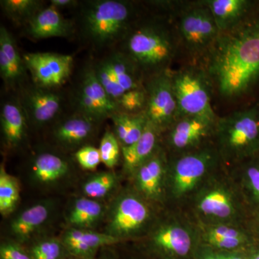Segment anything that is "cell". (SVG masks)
I'll return each instance as SVG.
<instances>
[{"label": "cell", "mask_w": 259, "mask_h": 259, "mask_svg": "<svg viewBox=\"0 0 259 259\" xmlns=\"http://www.w3.org/2000/svg\"><path fill=\"white\" fill-rule=\"evenodd\" d=\"M223 164L214 143L175 156H168L166 200L185 205L204 180Z\"/></svg>", "instance_id": "obj_7"}, {"label": "cell", "mask_w": 259, "mask_h": 259, "mask_svg": "<svg viewBox=\"0 0 259 259\" xmlns=\"http://www.w3.org/2000/svg\"><path fill=\"white\" fill-rule=\"evenodd\" d=\"M80 1L77 0H50L49 4L56 9H76L79 6Z\"/></svg>", "instance_id": "obj_40"}, {"label": "cell", "mask_w": 259, "mask_h": 259, "mask_svg": "<svg viewBox=\"0 0 259 259\" xmlns=\"http://www.w3.org/2000/svg\"><path fill=\"white\" fill-rule=\"evenodd\" d=\"M131 0L80 1L74 20L76 35L96 55L115 49L146 10Z\"/></svg>", "instance_id": "obj_3"}, {"label": "cell", "mask_w": 259, "mask_h": 259, "mask_svg": "<svg viewBox=\"0 0 259 259\" xmlns=\"http://www.w3.org/2000/svg\"><path fill=\"white\" fill-rule=\"evenodd\" d=\"M204 66L222 98L254 92L259 85V4L239 25L220 33Z\"/></svg>", "instance_id": "obj_1"}, {"label": "cell", "mask_w": 259, "mask_h": 259, "mask_svg": "<svg viewBox=\"0 0 259 259\" xmlns=\"http://www.w3.org/2000/svg\"><path fill=\"white\" fill-rule=\"evenodd\" d=\"M218 119L200 116L179 117L162 134V146L168 156H175L213 142Z\"/></svg>", "instance_id": "obj_13"}, {"label": "cell", "mask_w": 259, "mask_h": 259, "mask_svg": "<svg viewBox=\"0 0 259 259\" xmlns=\"http://www.w3.org/2000/svg\"><path fill=\"white\" fill-rule=\"evenodd\" d=\"M64 259H84V258H77V257L72 256V257H71V258H64Z\"/></svg>", "instance_id": "obj_43"}, {"label": "cell", "mask_w": 259, "mask_h": 259, "mask_svg": "<svg viewBox=\"0 0 259 259\" xmlns=\"http://www.w3.org/2000/svg\"><path fill=\"white\" fill-rule=\"evenodd\" d=\"M103 121L70 108L51 127L54 142L64 149H76L88 146Z\"/></svg>", "instance_id": "obj_17"}, {"label": "cell", "mask_w": 259, "mask_h": 259, "mask_svg": "<svg viewBox=\"0 0 259 259\" xmlns=\"http://www.w3.org/2000/svg\"><path fill=\"white\" fill-rule=\"evenodd\" d=\"M20 200V186L14 177L7 173L4 165L0 168V212L8 215L13 212Z\"/></svg>", "instance_id": "obj_32"}, {"label": "cell", "mask_w": 259, "mask_h": 259, "mask_svg": "<svg viewBox=\"0 0 259 259\" xmlns=\"http://www.w3.org/2000/svg\"><path fill=\"white\" fill-rule=\"evenodd\" d=\"M146 8L115 48L134 63L144 80L171 69L180 57V47L171 17Z\"/></svg>", "instance_id": "obj_2"}, {"label": "cell", "mask_w": 259, "mask_h": 259, "mask_svg": "<svg viewBox=\"0 0 259 259\" xmlns=\"http://www.w3.org/2000/svg\"><path fill=\"white\" fill-rule=\"evenodd\" d=\"M170 71L144 80L146 93L145 117L158 131L164 133L179 118V108Z\"/></svg>", "instance_id": "obj_14"}, {"label": "cell", "mask_w": 259, "mask_h": 259, "mask_svg": "<svg viewBox=\"0 0 259 259\" xmlns=\"http://www.w3.org/2000/svg\"><path fill=\"white\" fill-rule=\"evenodd\" d=\"M32 83L42 88H64L74 74V56L51 52L23 54Z\"/></svg>", "instance_id": "obj_16"}, {"label": "cell", "mask_w": 259, "mask_h": 259, "mask_svg": "<svg viewBox=\"0 0 259 259\" xmlns=\"http://www.w3.org/2000/svg\"><path fill=\"white\" fill-rule=\"evenodd\" d=\"M152 218L151 202L141 194H122L114 205L107 233L121 241L144 231Z\"/></svg>", "instance_id": "obj_15"}, {"label": "cell", "mask_w": 259, "mask_h": 259, "mask_svg": "<svg viewBox=\"0 0 259 259\" xmlns=\"http://www.w3.org/2000/svg\"><path fill=\"white\" fill-rule=\"evenodd\" d=\"M103 214V206L95 199L82 197L74 202L70 211L68 221L77 229L93 226Z\"/></svg>", "instance_id": "obj_31"}, {"label": "cell", "mask_w": 259, "mask_h": 259, "mask_svg": "<svg viewBox=\"0 0 259 259\" xmlns=\"http://www.w3.org/2000/svg\"><path fill=\"white\" fill-rule=\"evenodd\" d=\"M221 32L239 25L255 10L259 0H204Z\"/></svg>", "instance_id": "obj_24"}, {"label": "cell", "mask_w": 259, "mask_h": 259, "mask_svg": "<svg viewBox=\"0 0 259 259\" xmlns=\"http://www.w3.org/2000/svg\"><path fill=\"white\" fill-rule=\"evenodd\" d=\"M194 259H248L245 252L222 251L199 245Z\"/></svg>", "instance_id": "obj_38"}, {"label": "cell", "mask_w": 259, "mask_h": 259, "mask_svg": "<svg viewBox=\"0 0 259 259\" xmlns=\"http://www.w3.org/2000/svg\"><path fill=\"white\" fill-rule=\"evenodd\" d=\"M112 132L120 143L121 148L128 147L137 142L144 134L148 121L144 113L131 115L115 112L110 117Z\"/></svg>", "instance_id": "obj_28"}, {"label": "cell", "mask_w": 259, "mask_h": 259, "mask_svg": "<svg viewBox=\"0 0 259 259\" xmlns=\"http://www.w3.org/2000/svg\"><path fill=\"white\" fill-rule=\"evenodd\" d=\"M172 87L179 108V117L200 116L216 120L213 110L214 84L204 65L184 64L170 71Z\"/></svg>", "instance_id": "obj_8"}, {"label": "cell", "mask_w": 259, "mask_h": 259, "mask_svg": "<svg viewBox=\"0 0 259 259\" xmlns=\"http://www.w3.org/2000/svg\"><path fill=\"white\" fill-rule=\"evenodd\" d=\"M0 76L8 93H17L31 81L14 36L3 25L0 26Z\"/></svg>", "instance_id": "obj_20"}, {"label": "cell", "mask_w": 259, "mask_h": 259, "mask_svg": "<svg viewBox=\"0 0 259 259\" xmlns=\"http://www.w3.org/2000/svg\"><path fill=\"white\" fill-rule=\"evenodd\" d=\"M194 223L248 226L253 216L236 181L224 164L212 172L185 204Z\"/></svg>", "instance_id": "obj_4"}, {"label": "cell", "mask_w": 259, "mask_h": 259, "mask_svg": "<svg viewBox=\"0 0 259 259\" xmlns=\"http://www.w3.org/2000/svg\"><path fill=\"white\" fill-rule=\"evenodd\" d=\"M23 29L24 34L32 40L76 36L74 20L65 18L60 10L50 4L40 10Z\"/></svg>", "instance_id": "obj_22"}, {"label": "cell", "mask_w": 259, "mask_h": 259, "mask_svg": "<svg viewBox=\"0 0 259 259\" xmlns=\"http://www.w3.org/2000/svg\"><path fill=\"white\" fill-rule=\"evenodd\" d=\"M32 176L42 184L55 182L69 171V163L64 156L51 151L38 153L32 158Z\"/></svg>", "instance_id": "obj_27"}, {"label": "cell", "mask_w": 259, "mask_h": 259, "mask_svg": "<svg viewBox=\"0 0 259 259\" xmlns=\"http://www.w3.org/2000/svg\"><path fill=\"white\" fill-rule=\"evenodd\" d=\"M51 211L50 204L44 202L25 209L12 221V234L20 241H25L47 222Z\"/></svg>", "instance_id": "obj_29"}, {"label": "cell", "mask_w": 259, "mask_h": 259, "mask_svg": "<svg viewBox=\"0 0 259 259\" xmlns=\"http://www.w3.org/2000/svg\"><path fill=\"white\" fill-rule=\"evenodd\" d=\"M227 168L239 185L253 214H259V154Z\"/></svg>", "instance_id": "obj_26"}, {"label": "cell", "mask_w": 259, "mask_h": 259, "mask_svg": "<svg viewBox=\"0 0 259 259\" xmlns=\"http://www.w3.org/2000/svg\"><path fill=\"white\" fill-rule=\"evenodd\" d=\"M90 61L97 79L115 103L126 92L144 87V76L117 49L98 54Z\"/></svg>", "instance_id": "obj_10"}, {"label": "cell", "mask_w": 259, "mask_h": 259, "mask_svg": "<svg viewBox=\"0 0 259 259\" xmlns=\"http://www.w3.org/2000/svg\"></svg>", "instance_id": "obj_44"}, {"label": "cell", "mask_w": 259, "mask_h": 259, "mask_svg": "<svg viewBox=\"0 0 259 259\" xmlns=\"http://www.w3.org/2000/svg\"><path fill=\"white\" fill-rule=\"evenodd\" d=\"M74 157L83 169L94 170L102 163L99 148L88 145L83 146L74 153Z\"/></svg>", "instance_id": "obj_37"}, {"label": "cell", "mask_w": 259, "mask_h": 259, "mask_svg": "<svg viewBox=\"0 0 259 259\" xmlns=\"http://www.w3.org/2000/svg\"><path fill=\"white\" fill-rule=\"evenodd\" d=\"M99 150L102 163L108 168H115L122 156V148L112 130L107 129L104 133Z\"/></svg>", "instance_id": "obj_34"}, {"label": "cell", "mask_w": 259, "mask_h": 259, "mask_svg": "<svg viewBox=\"0 0 259 259\" xmlns=\"http://www.w3.org/2000/svg\"><path fill=\"white\" fill-rule=\"evenodd\" d=\"M68 93L70 108L96 120L104 122L118 112L115 102L95 76L90 61L75 76Z\"/></svg>", "instance_id": "obj_12"}, {"label": "cell", "mask_w": 259, "mask_h": 259, "mask_svg": "<svg viewBox=\"0 0 259 259\" xmlns=\"http://www.w3.org/2000/svg\"><path fill=\"white\" fill-rule=\"evenodd\" d=\"M1 259H32L30 253H27L20 246L13 243H5L0 247Z\"/></svg>", "instance_id": "obj_39"}, {"label": "cell", "mask_w": 259, "mask_h": 259, "mask_svg": "<svg viewBox=\"0 0 259 259\" xmlns=\"http://www.w3.org/2000/svg\"><path fill=\"white\" fill-rule=\"evenodd\" d=\"M120 241L118 238L108 233L77 228H72L66 232L62 241L70 254L84 259H94L99 248L115 244Z\"/></svg>", "instance_id": "obj_23"}, {"label": "cell", "mask_w": 259, "mask_h": 259, "mask_svg": "<svg viewBox=\"0 0 259 259\" xmlns=\"http://www.w3.org/2000/svg\"><path fill=\"white\" fill-rule=\"evenodd\" d=\"M65 250L67 251L63 242L49 239L34 245L30 254L32 259H64Z\"/></svg>", "instance_id": "obj_36"}, {"label": "cell", "mask_w": 259, "mask_h": 259, "mask_svg": "<svg viewBox=\"0 0 259 259\" xmlns=\"http://www.w3.org/2000/svg\"><path fill=\"white\" fill-rule=\"evenodd\" d=\"M213 143L226 167L258 155L259 100L218 117Z\"/></svg>", "instance_id": "obj_6"}, {"label": "cell", "mask_w": 259, "mask_h": 259, "mask_svg": "<svg viewBox=\"0 0 259 259\" xmlns=\"http://www.w3.org/2000/svg\"><path fill=\"white\" fill-rule=\"evenodd\" d=\"M168 163V153L161 144L132 175L138 193L151 203H162L166 200Z\"/></svg>", "instance_id": "obj_18"}, {"label": "cell", "mask_w": 259, "mask_h": 259, "mask_svg": "<svg viewBox=\"0 0 259 259\" xmlns=\"http://www.w3.org/2000/svg\"><path fill=\"white\" fill-rule=\"evenodd\" d=\"M117 177L112 172H102L92 177L83 185V194L90 199L105 197L115 188Z\"/></svg>", "instance_id": "obj_33"}, {"label": "cell", "mask_w": 259, "mask_h": 259, "mask_svg": "<svg viewBox=\"0 0 259 259\" xmlns=\"http://www.w3.org/2000/svg\"><path fill=\"white\" fill-rule=\"evenodd\" d=\"M47 5L42 0H1L0 8L7 18L25 27Z\"/></svg>", "instance_id": "obj_30"}, {"label": "cell", "mask_w": 259, "mask_h": 259, "mask_svg": "<svg viewBox=\"0 0 259 259\" xmlns=\"http://www.w3.org/2000/svg\"><path fill=\"white\" fill-rule=\"evenodd\" d=\"M250 231L253 233L255 240L259 243V214H254L252 216L248 223Z\"/></svg>", "instance_id": "obj_41"}, {"label": "cell", "mask_w": 259, "mask_h": 259, "mask_svg": "<svg viewBox=\"0 0 259 259\" xmlns=\"http://www.w3.org/2000/svg\"><path fill=\"white\" fill-rule=\"evenodd\" d=\"M153 8L171 17L184 64H205L220 30L204 0L151 1Z\"/></svg>", "instance_id": "obj_5"}, {"label": "cell", "mask_w": 259, "mask_h": 259, "mask_svg": "<svg viewBox=\"0 0 259 259\" xmlns=\"http://www.w3.org/2000/svg\"><path fill=\"white\" fill-rule=\"evenodd\" d=\"M161 133L148 122L141 139L132 146L122 148L124 169L129 175L157 151L161 146Z\"/></svg>", "instance_id": "obj_25"}, {"label": "cell", "mask_w": 259, "mask_h": 259, "mask_svg": "<svg viewBox=\"0 0 259 259\" xmlns=\"http://www.w3.org/2000/svg\"><path fill=\"white\" fill-rule=\"evenodd\" d=\"M194 224L198 235L199 245L212 249L245 252L257 243L248 226L204 225L194 223Z\"/></svg>", "instance_id": "obj_19"}, {"label": "cell", "mask_w": 259, "mask_h": 259, "mask_svg": "<svg viewBox=\"0 0 259 259\" xmlns=\"http://www.w3.org/2000/svg\"><path fill=\"white\" fill-rule=\"evenodd\" d=\"M118 112L137 115L144 113L146 105V93L144 87L130 90L116 102Z\"/></svg>", "instance_id": "obj_35"}, {"label": "cell", "mask_w": 259, "mask_h": 259, "mask_svg": "<svg viewBox=\"0 0 259 259\" xmlns=\"http://www.w3.org/2000/svg\"><path fill=\"white\" fill-rule=\"evenodd\" d=\"M248 259H259V243L257 242L255 245L250 247L245 251Z\"/></svg>", "instance_id": "obj_42"}, {"label": "cell", "mask_w": 259, "mask_h": 259, "mask_svg": "<svg viewBox=\"0 0 259 259\" xmlns=\"http://www.w3.org/2000/svg\"><path fill=\"white\" fill-rule=\"evenodd\" d=\"M150 248L163 259H194L199 246L195 225L187 214H171L148 237Z\"/></svg>", "instance_id": "obj_9"}, {"label": "cell", "mask_w": 259, "mask_h": 259, "mask_svg": "<svg viewBox=\"0 0 259 259\" xmlns=\"http://www.w3.org/2000/svg\"><path fill=\"white\" fill-rule=\"evenodd\" d=\"M30 127H49L70 107L68 90L37 86L31 81L16 93Z\"/></svg>", "instance_id": "obj_11"}, {"label": "cell", "mask_w": 259, "mask_h": 259, "mask_svg": "<svg viewBox=\"0 0 259 259\" xmlns=\"http://www.w3.org/2000/svg\"><path fill=\"white\" fill-rule=\"evenodd\" d=\"M0 107V124L4 144L8 149L20 147L30 127L16 93L5 92Z\"/></svg>", "instance_id": "obj_21"}]
</instances>
